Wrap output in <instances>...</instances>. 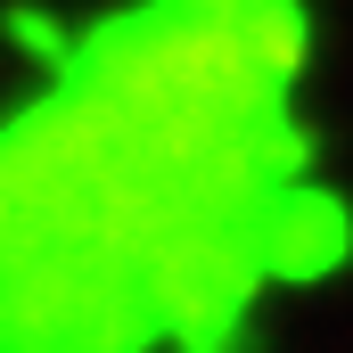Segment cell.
I'll use <instances>...</instances> for the list:
<instances>
[{"mask_svg":"<svg viewBox=\"0 0 353 353\" xmlns=\"http://www.w3.org/2000/svg\"><path fill=\"white\" fill-rule=\"evenodd\" d=\"M50 83L0 115V353H255L321 181L304 0L8 17Z\"/></svg>","mask_w":353,"mask_h":353,"instance_id":"cell-1","label":"cell"}]
</instances>
